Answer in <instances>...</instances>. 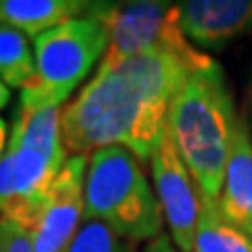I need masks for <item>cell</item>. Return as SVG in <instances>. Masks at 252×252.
<instances>
[{
    "label": "cell",
    "mask_w": 252,
    "mask_h": 252,
    "mask_svg": "<svg viewBox=\"0 0 252 252\" xmlns=\"http://www.w3.org/2000/svg\"><path fill=\"white\" fill-rule=\"evenodd\" d=\"M195 69L200 65L164 53L97 67L61 112L69 156H91L118 145L149 162L166 130L172 101Z\"/></svg>",
    "instance_id": "1"
},
{
    "label": "cell",
    "mask_w": 252,
    "mask_h": 252,
    "mask_svg": "<svg viewBox=\"0 0 252 252\" xmlns=\"http://www.w3.org/2000/svg\"><path fill=\"white\" fill-rule=\"evenodd\" d=\"M238 120L227 76L215 59L187 78L168 109V135L202 200H219Z\"/></svg>",
    "instance_id": "2"
},
{
    "label": "cell",
    "mask_w": 252,
    "mask_h": 252,
    "mask_svg": "<svg viewBox=\"0 0 252 252\" xmlns=\"http://www.w3.org/2000/svg\"><path fill=\"white\" fill-rule=\"evenodd\" d=\"M84 220H99L128 242H152L164 233L152 177L126 147L114 145L89 156Z\"/></svg>",
    "instance_id": "3"
},
{
    "label": "cell",
    "mask_w": 252,
    "mask_h": 252,
    "mask_svg": "<svg viewBox=\"0 0 252 252\" xmlns=\"http://www.w3.org/2000/svg\"><path fill=\"white\" fill-rule=\"evenodd\" d=\"M107 51V32L93 15L69 19L34 38L36 74L21 89L19 107H65Z\"/></svg>",
    "instance_id": "4"
},
{
    "label": "cell",
    "mask_w": 252,
    "mask_h": 252,
    "mask_svg": "<svg viewBox=\"0 0 252 252\" xmlns=\"http://www.w3.org/2000/svg\"><path fill=\"white\" fill-rule=\"evenodd\" d=\"M89 15L103 23L107 32V51L99 67H116L132 57L154 53L175 55L200 67L212 61L183 34L177 2H93Z\"/></svg>",
    "instance_id": "5"
},
{
    "label": "cell",
    "mask_w": 252,
    "mask_h": 252,
    "mask_svg": "<svg viewBox=\"0 0 252 252\" xmlns=\"http://www.w3.org/2000/svg\"><path fill=\"white\" fill-rule=\"evenodd\" d=\"M149 166H152V183L162 206L164 225L168 227L170 240L181 252H193L202 195L195 179L172 143L168 128L164 130L149 160Z\"/></svg>",
    "instance_id": "6"
},
{
    "label": "cell",
    "mask_w": 252,
    "mask_h": 252,
    "mask_svg": "<svg viewBox=\"0 0 252 252\" xmlns=\"http://www.w3.org/2000/svg\"><path fill=\"white\" fill-rule=\"evenodd\" d=\"M65 164L34 149L9 143L0 158V219L32 231L46 193Z\"/></svg>",
    "instance_id": "7"
},
{
    "label": "cell",
    "mask_w": 252,
    "mask_h": 252,
    "mask_svg": "<svg viewBox=\"0 0 252 252\" xmlns=\"http://www.w3.org/2000/svg\"><path fill=\"white\" fill-rule=\"evenodd\" d=\"M89 156H69L46 193L34 227V252H69L84 220V185Z\"/></svg>",
    "instance_id": "8"
},
{
    "label": "cell",
    "mask_w": 252,
    "mask_h": 252,
    "mask_svg": "<svg viewBox=\"0 0 252 252\" xmlns=\"http://www.w3.org/2000/svg\"><path fill=\"white\" fill-rule=\"evenodd\" d=\"M183 34L198 51H219L252 30V0L177 2Z\"/></svg>",
    "instance_id": "9"
},
{
    "label": "cell",
    "mask_w": 252,
    "mask_h": 252,
    "mask_svg": "<svg viewBox=\"0 0 252 252\" xmlns=\"http://www.w3.org/2000/svg\"><path fill=\"white\" fill-rule=\"evenodd\" d=\"M217 204L233 225L252 235V135L248 118L244 114H240L235 126L231 154Z\"/></svg>",
    "instance_id": "10"
},
{
    "label": "cell",
    "mask_w": 252,
    "mask_h": 252,
    "mask_svg": "<svg viewBox=\"0 0 252 252\" xmlns=\"http://www.w3.org/2000/svg\"><path fill=\"white\" fill-rule=\"evenodd\" d=\"M89 0H0V28H13L32 40L91 11Z\"/></svg>",
    "instance_id": "11"
},
{
    "label": "cell",
    "mask_w": 252,
    "mask_h": 252,
    "mask_svg": "<svg viewBox=\"0 0 252 252\" xmlns=\"http://www.w3.org/2000/svg\"><path fill=\"white\" fill-rule=\"evenodd\" d=\"M61 112L63 107H44V109H26L17 107L11 120L9 143L34 149L53 158L55 162L65 164L69 152L63 141L61 130Z\"/></svg>",
    "instance_id": "12"
},
{
    "label": "cell",
    "mask_w": 252,
    "mask_h": 252,
    "mask_svg": "<svg viewBox=\"0 0 252 252\" xmlns=\"http://www.w3.org/2000/svg\"><path fill=\"white\" fill-rule=\"evenodd\" d=\"M193 252H252V235L233 225L217 202L202 200Z\"/></svg>",
    "instance_id": "13"
},
{
    "label": "cell",
    "mask_w": 252,
    "mask_h": 252,
    "mask_svg": "<svg viewBox=\"0 0 252 252\" xmlns=\"http://www.w3.org/2000/svg\"><path fill=\"white\" fill-rule=\"evenodd\" d=\"M34 74V40L13 28H0V80L21 91Z\"/></svg>",
    "instance_id": "14"
},
{
    "label": "cell",
    "mask_w": 252,
    "mask_h": 252,
    "mask_svg": "<svg viewBox=\"0 0 252 252\" xmlns=\"http://www.w3.org/2000/svg\"><path fill=\"white\" fill-rule=\"evenodd\" d=\"M69 252H135L132 242L120 238L99 220H82Z\"/></svg>",
    "instance_id": "15"
},
{
    "label": "cell",
    "mask_w": 252,
    "mask_h": 252,
    "mask_svg": "<svg viewBox=\"0 0 252 252\" xmlns=\"http://www.w3.org/2000/svg\"><path fill=\"white\" fill-rule=\"evenodd\" d=\"M0 252H34L32 231L9 219H0Z\"/></svg>",
    "instance_id": "16"
},
{
    "label": "cell",
    "mask_w": 252,
    "mask_h": 252,
    "mask_svg": "<svg viewBox=\"0 0 252 252\" xmlns=\"http://www.w3.org/2000/svg\"><path fill=\"white\" fill-rule=\"evenodd\" d=\"M143 252H181V250L175 246V242L170 240L168 233H160L156 240L147 242V246H145Z\"/></svg>",
    "instance_id": "17"
},
{
    "label": "cell",
    "mask_w": 252,
    "mask_h": 252,
    "mask_svg": "<svg viewBox=\"0 0 252 252\" xmlns=\"http://www.w3.org/2000/svg\"><path fill=\"white\" fill-rule=\"evenodd\" d=\"M9 135H11V126L2 116H0V158H2L6 145H9Z\"/></svg>",
    "instance_id": "18"
},
{
    "label": "cell",
    "mask_w": 252,
    "mask_h": 252,
    "mask_svg": "<svg viewBox=\"0 0 252 252\" xmlns=\"http://www.w3.org/2000/svg\"><path fill=\"white\" fill-rule=\"evenodd\" d=\"M9 103H11V89L0 80V109H4Z\"/></svg>",
    "instance_id": "19"
},
{
    "label": "cell",
    "mask_w": 252,
    "mask_h": 252,
    "mask_svg": "<svg viewBox=\"0 0 252 252\" xmlns=\"http://www.w3.org/2000/svg\"><path fill=\"white\" fill-rule=\"evenodd\" d=\"M248 124H250V135H252V86H250V99H248Z\"/></svg>",
    "instance_id": "20"
}]
</instances>
